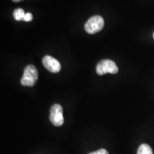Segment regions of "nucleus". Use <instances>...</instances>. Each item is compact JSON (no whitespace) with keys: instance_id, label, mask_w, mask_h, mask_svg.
Listing matches in <instances>:
<instances>
[{"instance_id":"obj_1","label":"nucleus","mask_w":154,"mask_h":154,"mask_svg":"<svg viewBox=\"0 0 154 154\" xmlns=\"http://www.w3.org/2000/svg\"><path fill=\"white\" fill-rule=\"evenodd\" d=\"M38 79L37 69L34 65H28L24 70L21 84L24 86H33Z\"/></svg>"},{"instance_id":"obj_2","label":"nucleus","mask_w":154,"mask_h":154,"mask_svg":"<svg viewBox=\"0 0 154 154\" xmlns=\"http://www.w3.org/2000/svg\"><path fill=\"white\" fill-rule=\"evenodd\" d=\"M103 26H104V20L103 17L99 15H96V16L91 17L86 22L84 29L88 34H93L100 32L103 29Z\"/></svg>"},{"instance_id":"obj_3","label":"nucleus","mask_w":154,"mask_h":154,"mask_svg":"<svg viewBox=\"0 0 154 154\" xmlns=\"http://www.w3.org/2000/svg\"><path fill=\"white\" fill-rule=\"evenodd\" d=\"M96 73L99 75H103L110 73V74H116L119 72V69L114 61L105 59L102 60L96 65Z\"/></svg>"},{"instance_id":"obj_4","label":"nucleus","mask_w":154,"mask_h":154,"mask_svg":"<svg viewBox=\"0 0 154 154\" xmlns=\"http://www.w3.org/2000/svg\"><path fill=\"white\" fill-rule=\"evenodd\" d=\"M49 120L55 126H61L63 124V109L61 105L54 104L50 109Z\"/></svg>"},{"instance_id":"obj_5","label":"nucleus","mask_w":154,"mask_h":154,"mask_svg":"<svg viewBox=\"0 0 154 154\" xmlns=\"http://www.w3.org/2000/svg\"><path fill=\"white\" fill-rule=\"evenodd\" d=\"M42 63L47 69L51 73H58L61 70V64L57 59L47 55L45 56L42 59Z\"/></svg>"},{"instance_id":"obj_6","label":"nucleus","mask_w":154,"mask_h":154,"mask_svg":"<svg viewBox=\"0 0 154 154\" xmlns=\"http://www.w3.org/2000/svg\"><path fill=\"white\" fill-rule=\"evenodd\" d=\"M137 154H153V151L148 144L143 143L139 146Z\"/></svg>"},{"instance_id":"obj_7","label":"nucleus","mask_w":154,"mask_h":154,"mask_svg":"<svg viewBox=\"0 0 154 154\" xmlns=\"http://www.w3.org/2000/svg\"><path fill=\"white\" fill-rule=\"evenodd\" d=\"M13 16L14 18L16 19L17 21H21L24 19V17L25 16V13L22 9H15L13 12Z\"/></svg>"},{"instance_id":"obj_8","label":"nucleus","mask_w":154,"mask_h":154,"mask_svg":"<svg viewBox=\"0 0 154 154\" xmlns=\"http://www.w3.org/2000/svg\"><path fill=\"white\" fill-rule=\"evenodd\" d=\"M32 19H33V16H32V14H31V13L28 12L26 13V14H25V16L23 20L25 21V22H30V21L32 20Z\"/></svg>"},{"instance_id":"obj_9","label":"nucleus","mask_w":154,"mask_h":154,"mask_svg":"<svg viewBox=\"0 0 154 154\" xmlns=\"http://www.w3.org/2000/svg\"><path fill=\"white\" fill-rule=\"evenodd\" d=\"M88 154H109V153H108V151L106 149H101L98 150V151H96L91 152V153H90Z\"/></svg>"},{"instance_id":"obj_10","label":"nucleus","mask_w":154,"mask_h":154,"mask_svg":"<svg viewBox=\"0 0 154 154\" xmlns=\"http://www.w3.org/2000/svg\"><path fill=\"white\" fill-rule=\"evenodd\" d=\"M13 2H20L22 1V0H12Z\"/></svg>"},{"instance_id":"obj_11","label":"nucleus","mask_w":154,"mask_h":154,"mask_svg":"<svg viewBox=\"0 0 154 154\" xmlns=\"http://www.w3.org/2000/svg\"><path fill=\"white\" fill-rule=\"evenodd\" d=\"M153 38H154V33H153Z\"/></svg>"}]
</instances>
